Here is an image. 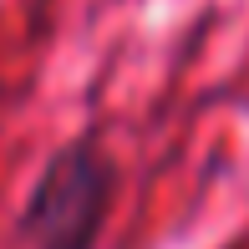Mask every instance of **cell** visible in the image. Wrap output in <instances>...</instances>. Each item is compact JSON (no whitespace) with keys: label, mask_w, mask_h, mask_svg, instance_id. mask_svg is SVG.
<instances>
[{"label":"cell","mask_w":249,"mask_h":249,"mask_svg":"<svg viewBox=\"0 0 249 249\" xmlns=\"http://www.w3.org/2000/svg\"><path fill=\"white\" fill-rule=\"evenodd\" d=\"M117 168L97 142H66L41 168L20 213V234L31 249H92L112 213Z\"/></svg>","instance_id":"6da1fadb"}]
</instances>
